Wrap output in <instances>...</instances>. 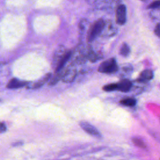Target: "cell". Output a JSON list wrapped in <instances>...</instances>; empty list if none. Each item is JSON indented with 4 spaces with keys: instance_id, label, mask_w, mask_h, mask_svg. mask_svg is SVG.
<instances>
[{
    "instance_id": "1",
    "label": "cell",
    "mask_w": 160,
    "mask_h": 160,
    "mask_svg": "<svg viewBox=\"0 0 160 160\" xmlns=\"http://www.w3.org/2000/svg\"><path fill=\"white\" fill-rule=\"evenodd\" d=\"M104 27L105 22L103 19H99L97 20L89 31L88 35V41L92 42L93 40H94L102 32Z\"/></svg>"
},
{
    "instance_id": "2",
    "label": "cell",
    "mask_w": 160,
    "mask_h": 160,
    "mask_svg": "<svg viewBox=\"0 0 160 160\" xmlns=\"http://www.w3.org/2000/svg\"><path fill=\"white\" fill-rule=\"evenodd\" d=\"M118 67L114 58H110L103 61L98 68V71L102 73H112L118 71Z\"/></svg>"
},
{
    "instance_id": "3",
    "label": "cell",
    "mask_w": 160,
    "mask_h": 160,
    "mask_svg": "<svg viewBox=\"0 0 160 160\" xmlns=\"http://www.w3.org/2000/svg\"><path fill=\"white\" fill-rule=\"evenodd\" d=\"M116 21L119 25H123L126 22V8L124 4H119L116 12Z\"/></svg>"
},
{
    "instance_id": "4",
    "label": "cell",
    "mask_w": 160,
    "mask_h": 160,
    "mask_svg": "<svg viewBox=\"0 0 160 160\" xmlns=\"http://www.w3.org/2000/svg\"><path fill=\"white\" fill-rule=\"evenodd\" d=\"M80 126L82 128V129L89 134L98 138H101V134L100 133V132L94 126H93L89 122L81 121L80 122Z\"/></svg>"
},
{
    "instance_id": "5",
    "label": "cell",
    "mask_w": 160,
    "mask_h": 160,
    "mask_svg": "<svg viewBox=\"0 0 160 160\" xmlns=\"http://www.w3.org/2000/svg\"><path fill=\"white\" fill-rule=\"evenodd\" d=\"M66 51V48L63 46H59L56 50L52 59V66L55 69Z\"/></svg>"
},
{
    "instance_id": "6",
    "label": "cell",
    "mask_w": 160,
    "mask_h": 160,
    "mask_svg": "<svg viewBox=\"0 0 160 160\" xmlns=\"http://www.w3.org/2000/svg\"><path fill=\"white\" fill-rule=\"evenodd\" d=\"M51 77V73H48L42 76L38 81L31 84L30 82L27 85V89H38L41 87L45 82L50 79Z\"/></svg>"
},
{
    "instance_id": "7",
    "label": "cell",
    "mask_w": 160,
    "mask_h": 160,
    "mask_svg": "<svg viewBox=\"0 0 160 160\" xmlns=\"http://www.w3.org/2000/svg\"><path fill=\"white\" fill-rule=\"evenodd\" d=\"M29 83V82L21 81L17 78H12L9 81L6 87H7V88L11 89H18V88L27 86Z\"/></svg>"
},
{
    "instance_id": "8",
    "label": "cell",
    "mask_w": 160,
    "mask_h": 160,
    "mask_svg": "<svg viewBox=\"0 0 160 160\" xmlns=\"http://www.w3.org/2000/svg\"><path fill=\"white\" fill-rule=\"evenodd\" d=\"M76 76V71L74 69H69L63 73L62 80L66 83L71 82L75 79Z\"/></svg>"
},
{
    "instance_id": "9",
    "label": "cell",
    "mask_w": 160,
    "mask_h": 160,
    "mask_svg": "<svg viewBox=\"0 0 160 160\" xmlns=\"http://www.w3.org/2000/svg\"><path fill=\"white\" fill-rule=\"evenodd\" d=\"M118 90L121 92H128L132 87L131 82L128 79H123L117 82Z\"/></svg>"
},
{
    "instance_id": "10",
    "label": "cell",
    "mask_w": 160,
    "mask_h": 160,
    "mask_svg": "<svg viewBox=\"0 0 160 160\" xmlns=\"http://www.w3.org/2000/svg\"><path fill=\"white\" fill-rule=\"evenodd\" d=\"M152 78H153V72L150 69H146L141 73L138 80L139 82H147L150 81L151 79H152Z\"/></svg>"
},
{
    "instance_id": "11",
    "label": "cell",
    "mask_w": 160,
    "mask_h": 160,
    "mask_svg": "<svg viewBox=\"0 0 160 160\" xmlns=\"http://www.w3.org/2000/svg\"><path fill=\"white\" fill-rule=\"evenodd\" d=\"M71 54H72V52L71 51H66V52L65 53V54L64 55V56L62 57L61 60L59 61L58 65L57 66V67L56 68V72H59V71H61L62 70L65 64H66V62L69 60V58L71 57Z\"/></svg>"
},
{
    "instance_id": "12",
    "label": "cell",
    "mask_w": 160,
    "mask_h": 160,
    "mask_svg": "<svg viewBox=\"0 0 160 160\" xmlns=\"http://www.w3.org/2000/svg\"><path fill=\"white\" fill-rule=\"evenodd\" d=\"M120 103L122 105L126 106H134L136 104V100L134 98H128L122 99L120 101Z\"/></svg>"
},
{
    "instance_id": "13",
    "label": "cell",
    "mask_w": 160,
    "mask_h": 160,
    "mask_svg": "<svg viewBox=\"0 0 160 160\" xmlns=\"http://www.w3.org/2000/svg\"><path fill=\"white\" fill-rule=\"evenodd\" d=\"M130 52V48L126 43L122 44L120 49V53L123 56H127Z\"/></svg>"
},
{
    "instance_id": "14",
    "label": "cell",
    "mask_w": 160,
    "mask_h": 160,
    "mask_svg": "<svg viewBox=\"0 0 160 160\" xmlns=\"http://www.w3.org/2000/svg\"><path fill=\"white\" fill-rule=\"evenodd\" d=\"M102 89L104 91H107V92L116 91V90H118V84H117V83L108 84L104 86Z\"/></svg>"
},
{
    "instance_id": "15",
    "label": "cell",
    "mask_w": 160,
    "mask_h": 160,
    "mask_svg": "<svg viewBox=\"0 0 160 160\" xmlns=\"http://www.w3.org/2000/svg\"><path fill=\"white\" fill-rule=\"evenodd\" d=\"M132 141L136 146H137L139 148H145L146 145H145L144 141L141 139H140L139 138H132Z\"/></svg>"
},
{
    "instance_id": "16",
    "label": "cell",
    "mask_w": 160,
    "mask_h": 160,
    "mask_svg": "<svg viewBox=\"0 0 160 160\" xmlns=\"http://www.w3.org/2000/svg\"><path fill=\"white\" fill-rule=\"evenodd\" d=\"M160 7V0H156L152 2L148 6V8H157Z\"/></svg>"
},
{
    "instance_id": "17",
    "label": "cell",
    "mask_w": 160,
    "mask_h": 160,
    "mask_svg": "<svg viewBox=\"0 0 160 160\" xmlns=\"http://www.w3.org/2000/svg\"><path fill=\"white\" fill-rule=\"evenodd\" d=\"M154 32L156 36L160 37V23L158 24L154 29Z\"/></svg>"
},
{
    "instance_id": "18",
    "label": "cell",
    "mask_w": 160,
    "mask_h": 160,
    "mask_svg": "<svg viewBox=\"0 0 160 160\" xmlns=\"http://www.w3.org/2000/svg\"><path fill=\"white\" fill-rule=\"evenodd\" d=\"M0 130H1V133H2L6 131V126L3 122H1Z\"/></svg>"
},
{
    "instance_id": "19",
    "label": "cell",
    "mask_w": 160,
    "mask_h": 160,
    "mask_svg": "<svg viewBox=\"0 0 160 160\" xmlns=\"http://www.w3.org/2000/svg\"></svg>"
}]
</instances>
